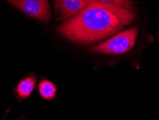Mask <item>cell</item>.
Listing matches in <instances>:
<instances>
[{
	"instance_id": "cell-4",
	"label": "cell",
	"mask_w": 159,
	"mask_h": 120,
	"mask_svg": "<svg viewBox=\"0 0 159 120\" xmlns=\"http://www.w3.org/2000/svg\"><path fill=\"white\" fill-rule=\"evenodd\" d=\"M11 5L26 15L48 22L50 20L51 11L48 0H7Z\"/></svg>"
},
{
	"instance_id": "cell-1",
	"label": "cell",
	"mask_w": 159,
	"mask_h": 120,
	"mask_svg": "<svg viewBox=\"0 0 159 120\" xmlns=\"http://www.w3.org/2000/svg\"><path fill=\"white\" fill-rule=\"evenodd\" d=\"M123 28L116 15L106 9L88 5L57 27L70 41L90 44L109 37Z\"/></svg>"
},
{
	"instance_id": "cell-7",
	"label": "cell",
	"mask_w": 159,
	"mask_h": 120,
	"mask_svg": "<svg viewBox=\"0 0 159 120\" xmlns=\"http://www.w3.org/2000/svg\"><path fill=\"white\" fill-rule=\"evenodd\" d=\"M38 89L40 95L46 100L53 99L57 94V88L55 84L46 79L42 80L39 82Z\"/></svg>"
},
{
	"instance_id": "cell-2",
	"label": "cell",
	"mask_w": 159,
	"mask_h": 120,
	"mask_svg": "<svg viewBox=\"0 0 159 120\" xmlns=\"http://www.w3.org/2000/svg\"><path fill=\"white\" fill-rule=\"evenodd\" d=\"M138 29L130 28L125 31L118 33L107 41L90 49L96 53L107 55H120L127 53L131 49L136 41Z\"/></svg>"
},
{
	"instance_id": "cell-5",
	"label": "cell",
	"mask_w": 159,
	"mask_h": 120,
	"mask_svg": "<svg viewBox=\"0 0 159 120\" xmlns=\"http://www.w3.org/2000/svg\"><path fill=\"white\" fill-rule=\"evenodd\" d=\"M87 6L85 0H55V20H66Z\"/></svg>"
},
{
	"instance_id": "cell-3",
	"label": "cell",
	"mask_w": 159,
	"mask_h": 120,
	"mask_svg": "<svg viewBox=\"0 0 159 120\" xmlns=\"http://www.w3.org/2000/svg\"><path fill=\"white\" fill-rule=\"evenodd\" d=\"M87 5L98 6L106 9L116 15L123 25H129L135 17L131 10L134 9L130 0H85Z\"/></svg>"
},
{
	"instance_id": "cell-6",
	"label": "cell",
	"mask_w": 159,
	"mask_h": 120,
	"mask_svg": "<svg viewBox=\"0 0 159 120\" xmlns=\"http://www.w3.org/2000/svg\"><path fill=\"white\" fill-rule=\"evenodd\" d=\"M37 81L36 77L28 76L22 79L17 86L16 92L21 98H29L35 86Z\"/></svg>"
},
{
	"instance_id": "cell-8",
	"label": "cell",
	"mask_w": 159,
	"mask_h": 120,
	"mask_svg": "<svg viewBox=\"0 0 159 120\" xmlns=\"http://www.w3.org/2000/svg\"><path fill=\"white\" fill-rule=\"evenodd\" d=\"M158 35H159V32H158Z\"/></svg>"
}]
</instances>
